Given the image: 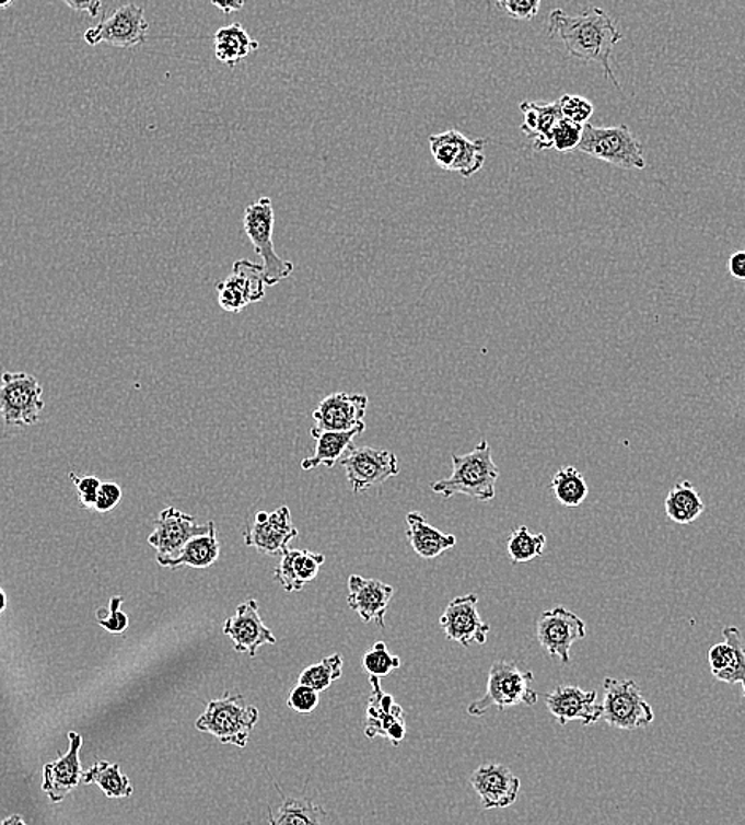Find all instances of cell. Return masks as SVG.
Returning a JSON list of instances; mask_svg holds the SVG:
<instances>
[{
  "label": "cell",
  "instance_id": "obj_1",
  "mask_svg": "<svg viewBox=\"0 0 745 825\" xmlns=\"http://www.w3.org/2000/svg\"><path fill=\"white\" fill-rule=\"evenodd\" d=\"M549 34L563 42L568 55L584 62H598L607 80L620 88L614 75L610 58L614 47L624 38L616 21L605 10L589 7L579 15L570 16L563 10H554L549 15Z\"/></svg>",
  "mask_w": 745,
  "mask_h": 825
},
{
  "label": "cell",
  "instance_id": "obj_2",
  "mask_svg": "<svg viewBox=\"0 0 745 825\" xmlns=\"http://www.w3.org/2000/svg\"><path fill=\"white\" fill-rule=\"evenodd\" d=\"M498 478L500 470L492 460V448L487 440H481L472 453L464 456L452 454L450 478L433 483L432 491L446 499L462 493L479 502H489L496 497Z\"/></svg>",
  "mask_w": 745,
  "mask_h": 825
},
{
  "label": "cell",
  "instance_id": "obj_3",
  "mask_svg": "<svg viewBox=\"0 0 745 825\" xmlns=\"http://www.w3.org/2000/svg\"><path fill=\"white\" fill-rule=\"evenodd\" d=\"M257 721L259 711L246 704L245 697L225 694L208 701L207 710L197 719L196 728L217 736L224 745L246 747Z\"/></svg>",
  "mask_w": 745,
  "mask_h": 825
},
{
  "label": "cell",
  "instance_id": "obj_4",
  "mask_svg": "<svg viewBox=\"0 0 745 825\" xmlns=\"http://www.w3.org/2000/svg\"><path fill=\"white\" fill-rule=\"evenodd\" d=\"M533 678L532 672L519 669L514 662H496L490 669L486 696L473 701L468 713L479 718L492 707L500 711L515 705L533 707L538 701V693L532 687Z\"/></svg>",
  "mask_w": 745,
  "mask_h": 825
},
{
  "label": "cell",
  "instance_id": "obj_5",
  "mask_svg": "<svg viewBox=\"0 0 745 825\" xmlns=\"http://www.w3.org/2000/svg\"><path fill=\"white\" fill-rule=\"evenodd\" d=\"M243 225L254 249L263 257L265 284L275 286L291 277L294 264L291 260L281 259L275 249V211L270 197H263L246 208Z\"/></svg>",
  "mask_w": 745,
  "mask_h": 825
},
{
  "label": "cell",
  "instance_id": "obj_6",
  "mask_svg": "<svg viewBox=\"0 0 745 825\" xmlns=\"http://www.w3.org/2000/svg\"><path fill=\"white\" fill-rule=\"evenodd\" d=\"M578 150L589 156L602 159L616 167L628 169V171L645 169L641 143L625 125L613 127L585 125Z\"/></svg>",
  "mask_w": 745,
  "mask_h": 825
},
{
  "label": "cell",
  "instance_id": "obj_7",
  "mask_svg": "<svg viewBox=\"0 0 745 825\" xmlns=\"http://www.w3.org/2000/svg\"><path fill=\"white\" fill-rule=\"evenodd\" d=\"M603 719L610 728L635 730L649 728L655 719L651 705L642 697L633 679L606 678L603 682Z\"/></svg>",
  "mask_w": 745,
  "mask_h": 825
},
{
  "label": "cell",
  "instance_id": "obj_8",
  "mask_svg": "<svg viewBox=\"0 0 745 825\" xmlns=\"http://www.w3.org/2000/svg\"><path fill=\"white\" fill-rule=\"evenodd\" d=\"M40 383L35 376L24 372H3L0 383V415L5 426L35 425L44 411Z\"/></svg>",
  "mask_w": 745,
  "mask_h": 825
},
{
  "label": "cell",
  "instance_id": "obj_9",
  "mask_svg": "<svg viewBox=\"0 0 745 825\" xmlns=\"http://www.w3.org/2000/svg\"><path fill=\"white\" fill-rule=\"evenodd\" d=\"M430 151L444 171L469 178L481 171L486 162V140H472L458 130L450 129L430 137Z\"/></svg>",
  "mask_w": 745,
  "mask_h": 825
},
{
  "label": "cell",
  "instance_id": "obj_10",
  "mask_svg": "<svg viewBox=\"0 0 745 825\" xmlns=\"http://www.w3.org/2000/svg\"><path fill=\"white\" fill-rule=\"evenodd\" d=\"M150 23L144 18L143 7L126 3L97 26L84 32L88 45L107 44L118 48H133L147 42Z\"/></svg>",
  "mask_w": 745,
  "mask_h": 825
},
{
  "label": "cell",
  "instance_id": "obj_11",
  "mask_svg": "<svg viewBox=\"0 0 745 825\" xmlns=\"http://www.w3.org/2000/svg\"><path fill=\"white\" fill-rule=\"evenodd\" d=\"M341 467L345 468L346 476L356 493L383 485L392 476L400 474L398 460L394 453L372 446H352L342 457Z\"/></svg>",
  "mask_w": 745,
  "mask_h": 825
},
{
  "label": "cell",
  "instance_id": "obj_12",
  "mask_svg": "<svg viewBox=\"0 0 745 825\" xmlns=\"http://www.w3.org/2000/svg\"><path fill=\"white\" fill-rule=\"evenodd\" d=\"M265 288L263 266L248 259L236 260L232 274L217 284L219 305L224 312L240 313L251 303L263 301Z\"/></svg>",
  "mask_w": 745,
  "mask_h": 825
},
{
  "label": "cell",
  "instance_id": "obj_13",
  "mask_svg": "<svg viewBox=\"0 0 745 825\" xmlns=\"http://www.w3.org/2000/svg\"><path fill=\"white\" fill-rule=\"evenodd\" d=\"M536 635L549 655L559 658L561 664H568L571 647L585 638V623L570 609L557 606L539 616Z\"/></svg>",
  "mask_w": 745,
  "mask_h": 825
},
{
  "label": "cell",
  "instance_id": "obj_14",
  "mask_svg": "<svg viewBox=\"0 0 745 825\" xmlns=\"http://www.w3.org/2000/svg\"><path fill=\"white\" fill-rule=\"evenodd\" d=\"M208 531H210V523L197 524L196 518L168 507L159 514L154 532L148 538V543L158 551V562H162V560L173 559L187 542L208 534Z\"/></svg>",
  "mask_w": 745,
  "mask_h": 825
},
{
  "label": "cell",
  "instance_id": "obj_15",
  "mask_svg": "<svg viewBox=\"0 0 745 825\" xmlns=\"http://www.w3.org/2000/svg\"><path fill=\"white\" fill-rule=\"evenodd\" d=\"M299 535V531L292 525L291 511L288 507L278 508L273 513L259 511L246 525V546L259 549L267 556H275L288 548L289 542Z\"/></svg>",
  "mask_w": 745,
  "mask_h": 825
},
{
  "label": "cell",
  "instance_id": "obj_16",
  "mask_svg": "<svg viewBox=\"0 0 745 825\" xmlns=\"http://www.w3.org/2000/svg\"><path fill=\"white\" fill-rule=\"evenodd\" d=\"M440 626L450 640L464 648H468L473 641L478 644L486 643L487 635L490 632L489 624L484 623L479 616L476 594L454 599L444 609Z\"/></svg>",
  "mask_w": 745,
  "mask_h": 825
},
{
  "label": "cell",
  "instance_id": "obj_17",
  "mask_svg": "<svg viewBox=\"0 0 745 825\" xmlns=\"http://www.w3.org/2000/svg\"><path fill=\"white\" fill-rule=\"evenodd\" d=\"M366 407L369 397L363 394H330L321 402L319 407L313 413L316 421L314 429L327 430V432H349L365 426Z\"/></svg>",
  "mask_w": 745,
  "mask_h": 825
},
{
  "label": "cell",
  "instance_id": "obj_18",
  "mask_svg": "<svg viewBox=\"0 0 745 825\" xmlns=\"http://www.w3.org/2000/svg\"><path fill=\"white\" fill-rule=\"evenodd\" d=\"M370 684L373 686V693L366 710L365 735L370 740L381 735L391 740L392 745L398 746L406 735L404 710L400 705L395 704L394 697L383 693L377 676H370Z\"/></svg>",
  "mask_w": 745,
  "mask_h": 825
},
{
  "label": "cell",
  "instance_id": "obj_19",
  "mask_svg": "<svg viewBox=\"0 0 745 825\" xmlns=\"http://www.w3.org/2000/svg\"><path fill=\"white\" fill-rule=\"evenodd\" d=\"M546 705L550 714L561 725L578 721L582 725L596 724L603 718L602 704L596 700V690H584L578 686H559L547 694Z\"/></svg>",
  "mask_w": 745,
  "mask_h": 825
},
{
  "label": "cell",
  "instance_id": "obj_20",
  "mask_svg": "<svg viewBox=\"0 0 745 825\" xmlns=\"http://www.w3.org/2000/svg\"><path fill=\"white\" fill-rule=\"evenodd\" d=\"M224 634L233 641L236 652H248L251 658H254L264 644L277 643L273 632L260 618L259 603L254 599L242 603L235 615L225 620Z\"/></svg>",
  "mask_w": 745,
  "mask_h": 825
},
{
  "label": "cell",
  "instance_id": "obj_21",
  "mask_svg": "<svg viewBox=\"0 0 745 825\" xmlns=\"http://www.w3.org/2000/svg\"><path fill=\"white\" fill-rule=\"evenodd\" d=\"M472 786L481 797L484 810L508 809L517 800L521 779L504 765H481L472 775Z\"/></svg>",
  "mask_w": 745,
  "mask_h": 825
},
{
  "label": "cell",
  "instance_id": "obj_22",
  "mask_svg": "<svg viewBox=\"0 0 745 825\" xmlns=\"http://www.w3.org/2000/svg\"><path fill=\"white\" fill-rule=\"evenodd\" d=\"M70 746L66 754H62L58 760L49 762L44 767V789L48 799L53 803L62 802L70 792L75 791L80 779H83V768H81L80 750L83 745V739L80 733H69Z\"/></svg>",
  "mask_w": 745,
  "mask_h": 825
},
{
  "label": "cell",
  "instance_id": "obj_23",
  "mask_svg": "<svg viewBox=\"0 0 745 825\" xmlns=\"http://www.w3.org/2000/svg\"><path fill=\"white\" fill-rule=\"evenodd\" d=\"M394 595V588L383 581L366 580L359 574H351L348 580V605L358 613L363 623H374L384 629L388 603Z\"/></svg>",
  "mask_w": 745,
  "mask_h": 825
},
{
  "label": "cell",
  "instance_id": "obj_24",
  "mask_svg": "<svg viewBox=\"0 0 745 825\" xmlns=\"http://www.w3.org/2000/svg\"><path fill=\"white\" fill-rule=\"evenodd\" d=\"M326 562V556L306 549H289L282 551L280 563L275 570V580L288 592L302 591L319 574L321 567Z\"/></svg>",
  "mask_w": 745,
  "mask_h": 825
},
{
  "label": "cell",
  "instance_id": "obj_25",
  "mask_svg": "<svg viewBox=\"0 0 745 825\" xmlns=\"http://www.w3.org/2000/svg\"><path fill=\"white\" fill-rule=\"evenodd\" d=\"M521 111L524 113V123L521 129L525 136L533 142V150L546 151L554 148L552 133L561 116L559 101L546 102H522Z\"/></svg>",
  "mask_w": 745,
  "mask_h": 825
},
{
  "label": "cell",
  "instance_id": "obj_26",
  "mask_svg": "<svg viewBox=\"0 0 745 825\" xmlns=\"http://www.w3.org/2000/svg\"><path fill=\"white\" fill-rule=\"evenodd\" d=\"M365 430V426L349 432H327V430L311 429V437L316 439V450L311 457L302 462L303 470L310 472L319 465H326L327 468L334 467L340 457L345 456L352 448V440Z\"/></svg>",
  "mask_w": 745,
  "mask_h": 825
},
{
  "label": "cell",
  "instance_id": "obj_27",
  "mask_svg": "<svg viewBox=\"0 0 745 825\" xmlns=\"http://www.w3.org/2000/svg\"><path fill=\"white\" fill-rule=\"evenodd\" d=\"M408 542L416 555L422 559H436L444 551L454 548L457 538L454 535L443 534L438 528L427 523L426 518L419 513H408Z\"/></svg>",
  "mask_w": 745,
  "mask_h": 825
},
{
  "label": "cell",
  "instance_id": "obj_28",
  "mask_svg": "<svg viewBox=\"0 0 745 825\" xmlns=\"http://www.w3.org/2000/svg\"><path fill=\"white\" fill-rule=\"evenodd\" d=\"M219 551H221V548H219L217 525L213 521H210L208 534L190 539L173 559L162 560L159 563L162 567H168V569H178V567L208 569L217 562Z\"/></svg>",
  "mask_w": 745,
  "mask_h": 825
},
{
  "label": "cell",
  "instance_id": "obj_29",
  "mask_svg": "<svg viewBox=\"0 0 745 825\" xmlns=\"http://www.w3.org/2000/svg\"><path fill=\"white\" fill-rule=\"evenodd\" d=\"M257 48H259V42L254 40L240 23L221 27L214 34V55L218 61L225 66L235 67Z\"/></svg>",
  "mask_w": 745,
  "mask_h": 825
},
{
  "label": "cell",
  "instance_id": "obj_30",
  "mask_svg": "<svg viewBox=\"0 0 745 825\" xmlns=\"http://www.w3.org/2000/svg\"><path fill=\"white\" fill-rule=\"evenodd\" d=\"M666 514L677 524H690L705 511V502L694 485L688 481L677 483L665 500Z\"/></svg>",
  "mask_w": 745,
  "mask_h": 825
},
{
  "label": "cell",
  "instance_id": "obj_31",
  "mask_svg": "<svg viewBox=\"0 0 745 825\" xmlns=\"http://www.w3.org/2000/svg\"><path fill=\"white\" fill-rule=\"evenodd\" d=\"M83 782L97 785L108 799H127L132 795L133 788L130 779L121 774L118 764H109L107 760L97 762L83 775Z\"/></svg>",
  "mask_w": 745,
  "mask_h": 825
},
{
  "label": "cell",
  "instance_id": "obj_32",
  "mask_svg": "<svg viewBox=\"0 0 745 825\" xmlns=\"http://www.w3.org/2000/svg\"><path fill=\"white\" fill-rule=\"evenodd\" d=\"M326 811L306 799H284L277 813L270 810V825H323Z\"/></svg>",
  "mask_w": 745,
  "mask_h": 825
},
{
  "label": "cell",
  "instance_id": "obj_33",
  "mask_svg": "<svg viewBox=\"0 0 745 825\" xmlns=\"http://www.w3.org/2000/svg\"><path fill=\"white\" fill-rule=\"evenodd\" d=\"M550 489L561 506L567 508L582 506L589 496L587 481L575 467L560 468L550 483Z\"/></svg>",
  "mask_w": 745,
  "mask_h": 825
},
{
  "label": "cell",
  "instance_id": "obj_34",
  "mask_svg": "<svg viewBox=\"0 0 745 825\" xmlns=\"http://www.w3.org/2000/svg\"><path fill=\"white\" fill-rule=\"evenodd\" d=\"M725 643L731 647L730 665L722 673L715 676L719 682L730 684H743V696L745 697V641L743 634L737 627H725L723 629Z\"/></svg>",
  "mask_w": 745,
  "mask_h": 825
},
{
  "label": "cell",
  "instance_id": "obj_35",
  "mask_svg": "<svg viewBox=\"0 0 745 825\" xmlns=\"http://www.w3.org/2000/svg\"><path fill=\"white\" fill-rule=\"evenodd\" d=\"M546 542V535L532 534L527 525H521V527L511 532L510 539H508V555L515 563L529 562V560L543 555Z\"/></svg>",
  "mask_w": 745,
  "mask_h": 825
},
{
  "label": "cell",
  "instance_id": "obj_36",
  "mask_svg": "<svg viewBox=\"0 0 745 825\" xmlns=\"http://www.w3.org/2000/svg\"><path fill=\"white\" fill-rule=\"evenodd\" d=\"M342 658L340 654L328 655L319 664L311 665L303 670L299 676V684L309 686L311 689L323 693L337 679L341 678Z\"/></svg>",
  "mask_w": 745,
  "mask_h": 825
},
{
  "label": "cell",
  "instance_id": "obj_37",
  "mask_svg": "<svg viewBox=\"0 0 745 825\" xmlns=\"http://www.w3.org/2000/svg\"><path fill=\"white\" fill-rule=\"evenodd\" d=\"M363 666H365L370 676H377L380 678V676H387L392 670L398 669L400 666V659L395 658V655L388 652L386 643L377 641L373 650L366 652L365 658H363Z\"/></svg>",
  "mask_w": 745,
  "mask_h": 825
},
{
  "label": "cell",
  "instance_id": "obj_38",
  "mask_svg": "<svg viewBox=\"0 0 745 825\" xmlns=\"http://www.w3.org/2000/svg\"><path fill=\"white\" fill-rule=\"evenodd\" d=\"M561 116L568 121L574 123V125L585 126L589 119L592 118L593 104L589 98L582 97V95L564 94L559 101Z\"/></svg>",
  "mask_w": 745,
  "mask_h": 825
},
{
  "label": "cell",
  "instance_id": "obj_39",
  "mask_svg": "<svg viewBox=\"0 0 745 825\" xmlns=\"http://www.w3.org/2000/svg\"><path fill=\"white\" fill-rule=\"evenodd\" d=\"M123 597H112L108 608L97 609V623L109 634L121 635L129 627V618L121 609Z\"/></svg>",
  "mask_w": 745,
  "mask_h": 825
},
{
  "label": "cell",
  "instance_id": "obj_40",
  "mask_svg": "<svg viewBox=\"0 0 745 825\" xmlns=\"http://www.w3.org/2000/svg\"><path fill=\"white\" fill-rule=\"evenodd\" d=\"M582 132H584V126L574 125V123L561 118L554 129V148L559 153H570V151L578 150L579 144H581Z\"/></svg>",
  "mask_w": 745,
  "mask_h": 825
},
{
  "label": "cell",
  "instance_id": "obj_41",
  "mask_svg": "<svg viewBox=\"0 0 745 825\" xmlns=\"http://www.w3.org/2000/svg\"><path fill=\"white\" fill-rule=\"evenodd\" d=\"M288 705L296 713H313L319 705V693L309 686H303V684H296L292 693L289 694Z\"/></svg>",
  "mask_w": 745,
  "mask_h": 825
},
{
  "label": "cell",
  "instance_id": "obj_42",
  "mask_svg": "<svg viewBox=\"0 0 745 825\" xmlns=\"http://www.w3.org/2000/svg\"><path fill=\"white\" fill-rule=\"evenodd\" d=\"M497 5L511 18L522 21L533 20L542 9L539 0H501Z\"/></svg>",
  "mask_w": 745,
  "mask_h": 825
},
{
  "label": "cell",
  "instance_id": "obj_43",
  "mask_svg": "<svg viewBox=\"0 0 745 825\" xmlns=\"http://www.w3.org/2000/svg\"><path fill=\"white\" fill-rule=\"evenodd\" d=\"M70 479L75 485L81 503L86 508H94L102 483L95 476H83L81 478V476H77L75 474H70Z\"/></svg>",
  "mask_w": 745,
  "mask_h": 825
},
{
  "label": "cell",
  "instance_id": "obj_44",
  "mask_svg": "<svg viewBox=\"0 0 745 825\" xmlns=\"http://www.w3.org/2000/svg\"><path fill=\"white\" fill-rule=\"evenodd\" d=\"M121 488L115 483H102L101 489H98L97 500H95L94 510L101 511V513H107L113 508L118 506L121 500Z\"/></svg>",
  "mask_w": 745,
  "mask_h": 825
},
{
  "label": "cell",
  "instance_id": "obj_45",
  "mask_svg": "<svg viewBox=\"0 0 745 825\" xmlns=\"http://www.w3.org/2000/svg\"><path fill=\"white\" fill-rule=\"evenodd\" d=\"M731 661V647L729 643L714 644L709 651V665H711L712 675L714 678L719 673H722Z\"/></svg>",
  "mask_w": 745,
  "mask_h": 825
},
{
  "label": "cell",
  "instance_id": "obj_46",
  "mask_svg": "<svg viewBox=\"0 0 745 825\" xmlns=\"http://www.w3.org/2000/svg\"><path fill=\"white\" fill-rule=\"evenodd\" d=\"M729 271L731 277L745 281V249L731 254Z\"/></svg>",
  "mask_w": 745,
  "mask_h": 825
},
{
  "label": "cell",
  "instance_id": "obj_47",
  "mask_svg": "<svg viewBox=\"0 0 745 825\" xmlns=\"http://www.w3.org/2000/svg\"><path fill=\"white\" fill-rule=\"evenodd\" d=\"M66 5L75 12H88L91 16H98L102 10V2L98 0H84V2H72V0H66Z\"/></svg>",
  "mask_w": 745,
  "mask_h": 825
},
{
  "label": "cell",
  "instance_id": "obj_48",
  "mask_svg": "<svg viewBox=\"0 0 745 825\" xmlns=\"http://www.w3.org/2000/svg\"><path fill=\"white\" fill-rule=\"evenodd\" d=\"M213 5L217 7V9L221 10L222 13H233L242 10L243 7H245V2H213Z\"/></svg>",
  "mask_w": 745,
  "mask_h": 825
},
{
  "label": "cell",
  "instance_id": "obj_49",
  "mask_svg": "<svg viewBox=\"0 0 745 825\" xmlns=\"http://www.w3.org/2000/svg\"><path fill=\"white\" fill-rule=\"evenodd\" d=\"M0 825H26V823H24L23 817H21L20 814H13V816L0 821Z\"/></svg>",
  "mask_w": 745,
  "mask_h": 825
},
{
  "label": "cell",
  "instance_id": "obj_50",
  "mask_svg": "<svg viewBox=\"0 0 745 825\" xmlns=\"http://www.w3.org/2000/svg\"><path fill=\"white\" fill-rule=\"evenodd\" d=\"M7 608V595L3 589H0V615L5 612Z\"/></svg>",
  "mask_w": 745,
  "mask_h": 825
},
{
  "label": "cell",
  "instance_id": "obj_51",
  "mask_svg": "<svg viewBox=\"0 0 745 825\" xmlns=\"http://www.w3.org/2000/svg\"><path fill=\"white\" fill-rule=\"evenodd\" d=\"M12 0H7V2H0V10L9 9L10 5H12Z\"/></svg>",
  "mask_w": 745,
  "mask_h": 825
}]
</instances>
